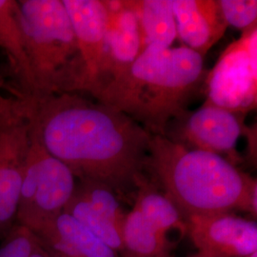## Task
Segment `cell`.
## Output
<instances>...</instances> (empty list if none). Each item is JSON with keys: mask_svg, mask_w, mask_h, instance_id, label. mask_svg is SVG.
Listing matches in <instances>:
<instances>
[{"mask_svg": "<svg viewBox=\"0 0 257 257\" xmlns=\"http://www.w3.org/2000/svg\"><path fill=\"white\" fill-rule=\"evenodd\" d=\"M26 99L28 120L42 144L75 178L105 184L118 196L147 184L153 135L136 121L78 92Z\"/></svg>", "mask_w": 257, "mask_h": 257, "instance_id": "cell-1", "label": "cell"}, {"mask_svg": "<svg viewBox=\"0 0 257 257\" xmlns=\"http://www.w3.org/2000/svg\"><path fill=\"white\" fill-rule=\"evenodd\" d=\"M206 78L203 57L185 46L150 45L124 74L92 97L136 121L153 136H164L171 121L187 111Z\"/></svg>", "mask_w": 257, "mask_h": 257, "instance_id": "cell-2", "label": "cell"}, {"mask_svg": "<svg viewBox=\"0 0 257 257\" xmlns=\"http://www.w3.org/2000/svg\"><path fill=\"white\" fill-rule=\"evenodd\" d=\"M147 170L184 219L233 210L256 217V180L224 156L187 149L164 136H152Z\"/></svg>", "mask_w": 257, "mask_h": 257, "instance_id": "cell-3", "label": "cell"}, {"mask_svg": "<svg viewBox=\"0 0 257 257\" xmlns=\"http://www.w3.org/2000/svg\"><path fill=\"white\" fill-rule=\"evenodd\" d=\"M19 21L37 95L82 93L84 68L62 0H20Z\"/></svg>", "mask_w": 257, "mask_h": 257, "instance_id": "cell-4", "label": "cell"}, {"mask_svg": "<svg viewBox=\"0 0 257 257\" xmlns=\"http://www.w3.org/2000/svg\"><path fill=\"white\" fill-rule=\"evenodd\" d=\"M29 121V120H28ZM30 144L25 160L17 223L33 232L65 210L75 190V176L52 156L30 123Z\"/></svg>", "mask_w": 257, "mask_h": 257, "instance_id": "cell-5", "label": "cell"}, {"mask_svg": "<svg viewBox=\"0 0 257 257\" xmlns=\"http://www.w3.org/2000/svg\"><path fill=\"white\" fill-rule=\"evenodd\" d=\"M257 28L243 32L206 74V103L247 114L257 102Z\"/></svg>", "mask_w": 257, "mask_h": 257, "instance_id": "cell-6", "label": "cell"}, {"mask_svg": "<svg viewBox=\"0 0 257 257\" xmlns=\"http://www.w3.org/2000/svg\"><path fill=\"white\" fill-rule=\"evenodd\" d=\"M245 116L205 102L197 110H187L171 121L164 137L190 150L230 156V162L235 165L236 145L247 131Z\"/></svg>", "mask_w": 257, "mask_h": 257, "instance_id": "cell-7", "label": "cell"}, {"mask_svg": "<svg viewBox=\"0 0 257 257\" xmlns=\"http://www.w3.org/2000/svg\"><path fill=\"white\" fill-rule=\"evenodd\" d=\"M187 233L207 257H246L257 252V225L232 212L191 215Z\"/></svg>", "mask_w": 257, "mask_h": 257, "instance_id": "cell-8", "label": "cell"}, {"mask_svg": "<svg viewBox=\"0 0 257 257\" xmlns=\"http://www.w3.org/2000/svg\"><path fill=\"white\" fill-rule=\"evenodd\" d=\"M107 21L99 79L93 96L112 79L124 74L141 53L138 19L127 0H104Z\"/></svg>", "mask_w": 257, "mask_h": 257, "instance_id": "cell-9", "label": "cell"}, {"mask_svg": "<svg viewBox=\"0 0 257 257\" xmlns=\"http://www.w3.org/2000/svg\"><path fill=\"white\" fill-rule=\"evenodd\" d=\"M29 144L28 118L0 128V233L17 221Z\"/></svg>", "mask_w": 257, "mask_h": 257, "instance_id": "cell-10", "label": "cell"}, {"mask_svg": "<svg viewBox=\"0 0 257 257\" xmlns=\"http://www.w3.org/2000/svg\"><path fill=\"white\" fill-rule=\"evenodd\" d=\"M84 68L83 94L95 92L100 73L107 8L104 0H62Z\"/></svg>", "mask_w": 257, "mask_h": 257, "instance_id": "cell-11", "label": "cell"}, {"mask_svg": "<svg viewBox=\"0 0 257 257\" xmlns=\"http://www.w3.org/2000/svg\"><path fill=\"white\" fill-rule=\"evenodd\" d=\"M177 37L203 58L228 28L219 0H172Z\"/></svg>", "mask_w": 257, "mask_h": 257, "instance_id": "cell-12", "label": "cell"}, {"mask_svg": "<svg viewBox=\"0 0 257 257\" xmlns=\"http://www.w3.org/2000/svg\"><path fill=\"white\" fill-rule=\"evenodd\" d=\"M47 249L66 257H120L82 223L62 212L34 232Z\"/></svg>", "mask_w": 257, "mask_h": 257, "instance_id": "cell-13", "label": "cell"}, {"mask_svg": "<svg viewBox=\"0 0 257 257\" xmlns=\"http://www.w3.org/2000/svg\"><path fill=\"white\" fill-rule=\"evenodd\" d=\"M0 49L7 56L13 73L25 91V97H36L37 86L19 21L18 1L0 0Z\"/></svg>", "mask_w": 257, "mask_h": 257, "instance_id": "cell-14", "label": "cell"}, {"mask_svg": "<svg viewBox=\"0 0 257 257\" xmlns=\"http://www.w3.org/2000/svg\"><path fill=\"white\" fill-rule=\"evenodd\" d=\"M138 19L141 52L148 46L171 48L177 38L172 0H127Z\"/></svg>", "mask_w": 257, "mask_h": 257, "instance_id": "cell-15", "label": "cell"}, {"mask_svg": "<svg viewBox=\"0 0 257 257\" xmlns=\"http://www.w3.org/2000/svg\"><path fill=\"white\" fill-rule=\"evenodd\" d=\"M124 257H170V241L139 212L126 213L121 228Z\"/></svg>", "mask_w": 257, "mask_h": 257, "instance_id": "cell-16", "label": "cell"}, {"mask_svg": "<svg viewBox=\"0 0 257 257\" xmlns=\"http://www.w3.org/2000/svg\"><path fill=\"white\" fill-rule=\"evenodd\" d=\"M158 231L167 235L171 230L187 233L186 221L175 204L164 193L150 189L145 184L138 190L134 206Z\"/></svg>", "mask_w": 257, "mask_h": 257, "instance_id": "cell-17", "label": "cell"}, {"mask_svg": "<svg viewBox=\"0 0 257 257\" xmlns=\"http://www.w3.org/2000/svg\"><path fill=\"white\" fill-rule=\"evenodd\" d=\"M64 212L82 223L88 230L119 255L123 254L121 230L98 211L92 209L90 204L79 195L74 193L71 200L65 207Z\"/></svg>", "mask_w": 257, "mask_h": 257, "instance_id": "cell-18", "label": "cell"}, {"mask_svg": "<svg viewBox=\"0 0 257 257\" xmlns=\"http://www.w3.org/2000/svg\"><path fill=\"white\" fill-rule=\"evenodd\" d=\"M74 193L121 230L126 214L120 206L119 196L110 187L97 181L83 179L75 185Z\"/></svg>", "mask_w": 257, "mask_h": 257, "instance_id": "cell-19", "label": "cell"}, {"mask_svg": "<svg viewBox=\"0 0 257 257\" xmlns=\"http://www.w3.org/2000/svg\"><path fill=\"white\" fill-rule=\"evenodd\" d=\"M39 245V240L32 230L16 223L0 246V257H30Z\"/></svg>", "mask_w": 257, "mask_h": 257, "instance_id": "cell-20", "label": "cell"}, {"mask_svg": "<svg viewBox=\"0 0 257 257\" xmlns=\"http://www.w3.org/2000/svg\"><path fill=\"white\" fill-rule=\"evenodd\" d=\"M219 4L228 26L242 32L256 26V0H219Z\"/></svg>", "mask_w": 257, "mask_h": 257, "instance_id": "cell-21", "label": "cell"}, {"mask_svg": "<svg viewBox=\"0 0 257 257\" xmlns=\"http://www.w3.org/2000/svg\"><path fill=\"white\" fill-rule=\"evenodd\" d=\"M27 118V100L12 99L0 92V128L14 125Z\"/></svg>", "mask_w": 257, "mask_h": 257, "instance_id": "cell-22", "label": "cell"}, {"mask_svg": "<svg viewBox=\"0 0 257 257\" xmlns=\"http://www.w3.org/2000/svg\"><path fill=\"white\" fill-rule=\"evenodd\" d=\"M30 257H50V255L46 248L40 244Z\"/></svg>", "mask_w": 257, "mask_h": 257, "instance_id": "cell-23", "label": "cell"}, {"mask_svg": "<svg viewBox=\"0 0 257 257\" xmlns=\"http://www.w3.org/2000/svg\"><path fill=\"white\" fill-rule=\"evenodd\" d=\"M47 249V248H46ZM48 250V252H49V255L50 257H66L63 256V255H61V254H58V253H55L54 251H51V250H49V249H47Z\"/></svg>", "mask_w": 257, "mask_h": 257, "instance_id": "cell-24", "label": "cell"}, {"mask_svg": "<svg viewBox=\"0 0 257 257\" xmlns=\"http://www.w3.org/2000/svg\"><path fill=\"white\" fill-rule=\"evenodd\" d=\"M246 257H257V252H254V253H252V254H250V255H248V256Z\"/></svg>", "mask_w": 257, "mask_h": 257, "instance_id": "cell-25", "label": "cell"}, {"mask_svg": "<svg viewBox=\"0 0 257 257\" xmlns=\"http://www.w3.org/2000/svg\"><path fill=\"white\" fill-rule=\"evenodd\" d=\"M193 257H207V256H205V255H203V254H201V253H198V254H197V255H195V256H193Z\"/></svg>", "mask_w": 257, "mask_h": 257, "instance_id": "cell-26", "label": "cell"}]
</instances>
